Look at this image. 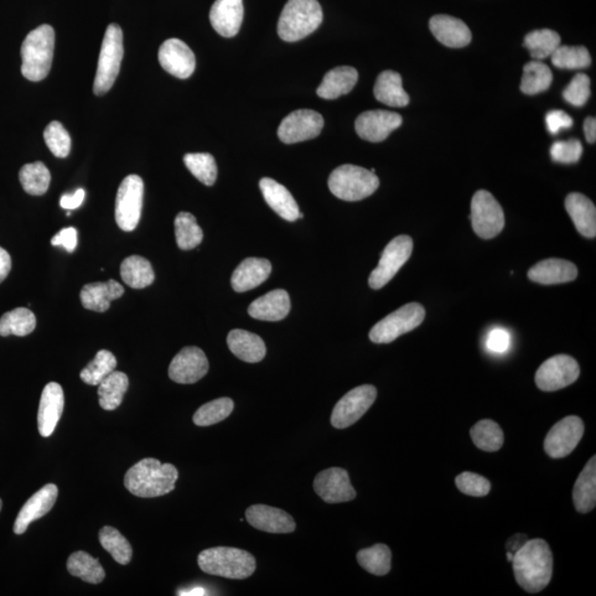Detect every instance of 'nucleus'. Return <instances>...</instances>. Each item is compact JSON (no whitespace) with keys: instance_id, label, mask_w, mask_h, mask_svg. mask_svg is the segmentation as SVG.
<instances>
[{"instance_id":"obj_1","label":"nucleus","mask_w":596,"mask_h":596,"mask_svg":"<svg viewBox=\"0 0 596 596\" xmlns=\"http://www.w3.org/2000/svg\"><path fill=\"white\" fill-rule=\"evenodd\" d=\"M516 581L528 593H538L551 583L553 556L549 544L542 539L527 540L512 558Z\"/></svg>"},{"instance_id":"obj_2","label":"nucleus","mask_w":596,"mask_h":596,"mask_svg":"<svg viewBox=\"0 0 596 596\" xmlns=\"http://www.w3.org/2000/svg\"><path fill=\"white\" fill-rule=\"evenodd\" d=\"M177 480L178 470L173 464H162L157 459H144L128 470L124 483L133 495L153 499L173 491Z\"/></svg>"},{"instance_id":"obj_3","label":"nucleus","mask_w":596,"mask_h":596,"mask_svg":"<svg viewBox=\"0 0 596 596\" xmlns=\"http://www.w3.org/2000/svg\"><path fill=\"white\" fill-rule=\"evenodd\" d=\"M55 30L49 25L30 31L22 45V74L33 82L44 80L53 66Z\"/></svg>"},{"instance_id":"obj_4","label":"nucleus","mask_w":596,"mask_h":596,"mask_svg":"<svg viewBox=\"0 0 596 596\" xmlns=\"http://www.w3.org/2000/svg\"><path fill=\"white\" fill-rule=\"evenodd\" d=\"M318 0H288L279 15L278 33L287 43H297L313 34L323 23Z\"/></svg>"},{"instance_id":"obj_5","label":"nucleus","mask_w":596,"mask_h":596,"mask_svg":"<svg viewBox=\"0 0 596 596\" xmlns=\"http://www.w3.org/2000/svg\"><path fill=\"white\" fill-rule=\"evenodd\" d=\"M202 571L217 577L245 580L256 571L257 561L251 553L237 548L207 549L198 557Z\"/></svg>"},{"instance_id":"obj_6","label":"nucleus","mask_w":596,"mask_h":596,"mask_svg":"<svg viewBox=\"0 0 596 596\" xmlns=\"http://www.w3.org/2000/svg\"><path fill=\"white\" fill-rule=\"evenodd\" d=\"M379 185L375 173L355 165L339 166L328 179L331 194L345 201L366 199L379 188Z\"/></svg>"},{"instance_id":"obj_7","label":"nucleus","mask_w":596,"mask_h":596,"mask_svg":"<svg viewBox=\"0 0 596 596\" xmlns=\"http://www.w3.org/2000/svg\"><path fill=\"white\" fill-rule=\"evenodd\" d=\"M124 56L123 31L116 24L108 25L98 58L95 86L96 96H105L112 89L121 69Z\"/></svg>"},{"instance_id":"obj_8","label":"nucleus","mask_w":596,"mask_h":596,"mask_svg":"<svg viewBox=\"0 0 596 596\" xmlns=\"http://www.w3.org/2000/svg\"><path fill=\"white\" fill-rule=\"evenodd\" d=\"M424 318L425 309L421 304L404 305L373 326L369 338L375 344H390L399 337L418 328Z\"/></svg>"},{"instance_id":"obj_9","label":"nucleus","mask_w":596,"mask_h":596,"mask_svg":"<svg viewBox=\"0 0 596 596\" xmlns=\"http://www.w3.org/2000/svg\"><path fill=\"white\" fill-rule=\"evenodd\" d=\"M470 210L471 226L480 237L490 240L504 229V210L490 191H477L471 199Z\"/></svg>"},{"instance_id":"obj_10","label":"nucleus","mask_w":596,"mask_h":596,"mask_svg":"<svg viewBox=\"0 0 596 596\" xmlns=\"http://www.w3.org/2000/svg\"><path fill=\"white\" fill-rule=\"evenodd\" d=\"M144 201V181L137 175H129L117 190L116 224L123 231L136 229L141 220Z\"/></svg>"},{"instance_id":"obj_11","label":"nucleus","mask_w":596,"mask_h":596,"mask_svg":"<svg viewBox=\"0 0 596 596\" xmlns=\"http://www.w3.org/2000/svg\"><path fill=\"white\" fill-rule=\"evenodd\" d=\"M413 240L409 236H399L388 243L382 252L379 264L369 277V287L380 289L391 281L404 264L410 258Z\"/></svg>"},{"instance_id":"obj_12","label":"nucleus","mask_w":596,"mask_h":596,"mask_svg":"<svg viewBox=\"0 0 596 596\" xmlns=\"http://www.w3.org/2000/svg\"><path fill=\"white\" fill-rule=\"evenodd\" d=\"M377 399V389L365 385L352 389L337 402L330 422L334 428L343 429L359 421Z\"/></svg>"},{"instance_id":"obj_13","label":"nucleus","mask_w":596,"mask_h":596,"mask_svg":"<svg viewBox=\"0 0 596 596\" xmlns=\"http://www.w3.org/2000/svg\"><path fill=\"white\" fill-rule=\"evenodd\" d=\"M580 376V366L571 356L557 355L549 358L539 367L536 385L546 392L558 391L572 385Z\"/></svg>"},{"instance_id":"obj_14","label":"nucleus","mask_w":596,"mask_h":596,"mask_svg":"<svg viewBox=\"0 0 596 596\" xmlns=\"http://www.w3.org/2000/svg\"><path fill=\"white\" fill-rule=\"evenodd\" d=\"M584 434V424L579 417H567L553 425L544 439V450L552 459L566 458L578 447Z\"/></svg>"},{"instance_id":"obj_15","label":"nucleus","mask_w":596,"mask_h":596,"mask_svg":"<svg viewBox=\"0 0 596 596\" xmlns=\"http://www.w3.org/2000/svg\"><path fill=\"white\" fill-rule=\"evenodd\" d=\"M323 127L321 114L313 110H298L283 119L278 135L284 144H295L318 137Z\"/></svg>"},{"instance_id":"obj_16","label":"nucleus","mask_w":596,"mask_h":596,"mask_svg":"<svg viewBox=\"0 0 596 596\" xmlns=\"http://www.w3.org/2000/svg\"><path fill=\"white\" fill-rule=\"evenodd\" d=\"M209 370L207 356L198 347H186L170 362L169 378L181 385L198 382Z\"/></svg>"},{"instance_id":"obj_17","label":"nucleus","mask_w":596,"mask_h":596,"mask_svg":"<svg viewBox=\"0 0 596 596\" xmlns=\"http://www.w3.org/2000/svg\"><path fill=\"white\" fill-rule=\"evenodd\" d=\"M314 490L328 504H339L354 500L356 490L350 483L349 474L344 469L331 468L315 477Z\"/></svg>"},{"instance_id":"obj_18","label":"nucleus","mask_w":596,"mask_h":596,"mask_svg":"<svg viewBox=\"0 0 596 596\" xmlns=\"http://www.w3.org/2000/svg\"><path fill=\"white\" fill-rule=\"evenodd\" d=\"M400 114L373 110L360 114L356 119V132L359 137L371 143L385 141L389 135L402 126Z\"/></svg>"},{"instance_id":"obj_19","label":"nucleus","mask_w":596,"mask_h":596,"mask_svg":"<svg viewBox=\"0 0 596 596\" xmlns=\"http://www.w3.org/2000/svg\"><path fill=\"white\" fill-rule=\"evenodd\" d=\"M158 60L165 71L179 79H188L196 69L193 50L179 39H168L160 45Z\"/></svg>"},{"instance_id":"obj_20","label":"nucleus","mask_w":596,"mask_h":596,"mask_svg":"<svg viewBox=\"0 0 596 596\" xmlns=\"http://www.w3.org/2000/svg\"><path fill=\"white\" fill-rule=\"evenodd\" d=\"M65 409L64 389L50 382L41 395L38 411V429L41 437L49 438L55 432Z\"/></svg>"},{"instance_id":"obj_21","label":"nucleus","mask_w":596,"mask_h":596,"mask_svg":"<svg viewBox=\"0 0 596 596\" xmlns=\"http://www.w3.org/2000/svg\"><path fill=\"white\" fill-rule=\"evenodd\" d=\"M58 487L55 484H48L31 496L15 520L14 525L15 535H23L28 530L31 522L48 514L58 499Z\"/></svg>"},{"instance_id":"obj_22","label":"nucleus","mask_w":596,"mask_h":596,"mask_svg":"<svg viewBox=\"0 0 596 596\" xmlns=\"http://www.w3.org/2000/svg\"><path fill=\"white\" fill-rule=\"evenodd\" d=\"M247 520L258 530L269 533H291L297 530L293 517L287 511L267 505H253L246 511Z\"/></svg>"},{"instance_id":"obj_23","label":"nucleus","mask_w":596,"mask_h":596,"mask_svg":"<svg viewBox=\"0 0 596 596\" xmlns=\"http://www.w3.org/2000/svg\"><path fill=\"white\" fill-rule=\"evenodd\" d=\"M243 15V0H216L209 18L217 34L222 37L232 38L241 28Z\"/></svg>"},{"instance_id":"obj_24","label":"nucleus","mask_w":596,"mask_h":596,"mask_svg":"<svg viewBox=\"0 0 596 596\" xmlns=\"http://www.w3.org/2000/svg\"><path fill=\"white\" fill-rule=\"evenodd\" d=\"M429 29L434 37L449 48H464L471 41V33L468 25L452 15H434L429 20Z\"/></svg>"},{"instance_id":"obj_25","label":"nucleus","mask_w":596,"mask_h":596,"mask_svg":"<svg viewBox=\"0 0 596 596\" xmlns=\"http://www.w3.org/2000/svg\"><path fill=\"white\" fill-rule=\"evenodd\" d=\"M271 272L272 264L267 258H246L232 274V288L237 293L250 291L266 282Z\"/></svg>"},{"instance_id":"obj_26","label":"nucleus","mask_w":596,"mask_h":596,"mask_svg":"<svg viewBox=\"0 0 596 596\" xmlns=\"http://www.w3.org/2000/svg\"><path fill=\"white\" fill-rule=\"evenodd\" d=\"M530 281L542 285L563 284L578 278V268L572 262L561 258H548L532 267L528 272Z\"/></svg>"},{"instance_id":"obj_27","label":"nucleus","mask_w":596,"mask_h":596,"mask_svg":"<svg viewBox=\"0 0 596 596\" xmlns=\"http://www.w3.org/2000/svg\"><path fill=\"white\" fill-rule=\"evenodd\" d=\"M124 288L116 279L106 283L86 284L81 289L80 298L83 308L93 312L105 313L110 308L112 300L122 298Z\"/></svg>"},{"instance_id":"obj_28","label":"nucleus","mask_w":596,"mask_h":596,"mask_svg":"<svg viewBox=\"0 0 596 596\" xmlns=\"http://www.w3.org/2000/svg\"><path fill=\"white\" fill-rule=\"evenodd\" d=\"M291 310V299L284 289H276L254 300L247 309L254 319L266 321L282 320Z\"/></svg>"},{"instance_id":"obj_29","label":"nucleus","mask_w":596,"mask_h":596,"mask_svg":"<svg viewBox=\"0 0 596 596\" xmlns=\"http://www.w3.org/2000/svg\"><path fill=\"white\" fill-rule=\"evenodd\" d=\"M260 188L268 205L283 217L284 220L295 221L298 219L299 208L298 202L289 191L281 184L272 178H263Z\"/></svg>"},{"instance_id":"obj_30","label":"nucleus","mask_w":596,"mask_h":596,"mask_svg":"<svg viewBox=\"0 0 596 596\" xmlns=\"http://www.w3.org/2000/svg\"><path fill=\"white\" fill-rule=\"evenodd\" d=\"M566 209L580 235L588 238L596 236V208L587 196L572 193L567 197Z\"/></svg>"},{"instance_id":"obj_31","label":"nucleus","mask_w":596,"mask_h":596,"mask_svg":"<svg viewBox=\"0 0 596 596\" xmlns=\"http://www.w3.org/2000/svg\"><path fill=\"white\" fill-rule=\"evenodd\" d=\"M227 343L233 355L248 364L260 362L267 355V347L261 337L247 330H231Z\"/></svg>"},{"instance_id":"obj_32","label":"nucleus","mask_w":596,"mask_h":596,"mask_svg":"<svg viewBox=\"0 0 596 596\" xmlns=\"http://www.w3.org/2000/svg\"><path fill=\"white\" fill-rule=\"evenodd\" d=\"M358 71L352 66H337L325 75L318 89V95L325 100H336L349 95L358 82Z\"/></svg>"},{"instance_id":"obj_33","label":"nucleus","mask_w":596,"mask_h":596,"mask_svg":"<svg viewBox=\"0 0 596 596\" xmlns=\"http://www.w3.org/2000/svg\"><path fill=\"white\" fill-rule=\"evenodd\" d=\"M575 510L581 514H588L596 505V458L589 460L579 475L573 489Z\"/></svg>"},{"instance_id":"obj_34","label":"nucleus","mask_w":596,"mask_h":596,"mask_svg":"<svg viewBox=\"0 0 596 596\" xmlns=\"http://www.w3.org/2000/svg\"><path fill=\"white\" fill-rule=\"evenodd\" d=\"M378 101L391 107H404L410 102L408 93L402 86V77L398 72L388 70L378 76L375 89Z\"/></svg>"},{"instance_id":"obj_35","label":"nucleus","mask_w":596,"mask_h":596,"mask_svg":"<svg viewBox=\"0 0 596 596\" xmlns=\"http://www.w3.org/2000/svg\"><path fill=\"white\" fill-rule=\"evenodd\" d=\"M129 386L126 373L114 370L98 385V401L106 411L116 410L123 401Z\"/></svg>"},{"instance_id":"obj_36","label":"nucleus","mask_w":596,"mask_h":596,"mask_svg":"<svg viewBox=\"0 0 596 596\" xmlns=\"http://www.w3.org/2000/svg\"><path fill=\"white\" fill-rule=\"evenodd\" d=\"M121 278L129 288L142 289L154 283L155 272L146 258L132 256L122 262Z\"/></svg>"},{"instance_id":"obj_37","label":"nucleus","mask_w":596,"mask_h":596,"mask_svg":"<svg viewBox=\"0 0 596 596\" xmlns=\"http://www.w3.org/2000/svg\"><path fill=\"white\" fill-rule=\"evenodd\" d=\"M66 568L71 575L87 583H101L106 578L105 569L98 560L85 551L72 553L67 560Z\"/></svg>"},{"instance_id":"obj_38","label":"nucleus","mask_w":596,"mask_h":596,"mask_svg":"<svg viewBox=\"0 0 596 596\" xmlns=\"http://www.w3.org/2000/svg\"><path fill=\"white\" fill-rule=\"evenodd\" d=\"M553 75L547 65L538 60L528 62L523 66L520 90L527 96H536L551 87Z\"/></svg>"},{"instance_id":"obj_39","label":"nucleus","mask_w":596,"mask_h":596,"mask_svg":"<svg viewBox=\"0 0 596 596\" xmlns=\"http://www.w3.org/2000/svg\"><path fill=\"white\" fill-rule=\"evenodd\" d=\"M37 319L30 309L18 308L5 313L0 318V336H27L35 328Z\"/></svg>"},{"instance_id":"obj_40","label":"nucleus","mask_w":596,"mask_h":596,"mask_svg":"<svg viewBox=\"0 0 596 596\" xmlns=\"http://www.w3.org/2000/svg\"><path fill=\"white\" fill-rule=\"evenodd\" d=\"M357 560L361 568L378 577L390 572L391 551L386 544L378 543L376 546L362 549L358 552Z\"/></svg>"},{"instance_id":"obj_41","label":"nucleus","mask_w":596,"mask_h":596,"mask_svg":"<svg viewBox=\"0 0 596 596\" xmlns=\"http://www.w3.org/2000/svg\"><path fill=\"white\" fill-rule=\"evenodd\" d=\"M175 235L179 248L184 251L193 250L204 240V232L189 212H180L176 217Z\"/></svg>"},{"instance_id":"obj_42","label":"nucleus","mask_w":596,"mask_h":596,"mask_svg":"<svg viewBox=\"0 0 596 596\" xmlns=\"http://www.w3.org/2000/svg\"><path fill=\"white\" fill-rule=\"evenodd\" d=\"M470 438L477 448L486 452H496L504 445V432L491 419L477 422L470 429Z\"/></svg>"},{"instance_id":"obj_43","label":"nucleus","mask_w":596,"mask_h":596,"mask_svg":"<svg viewBox=\"0 0 596 596\" xmlns=\"http://www.w3.org/2000/svg\"><path fill=\"white\" fill-rule=\"evenodd\" d=\"M560 45H561V38L556 31L551 29L532 31L526 35L523 43V45L530 50L532 58L538 61L551 58Z\"/></svg>"},{"instance_id":"obj_44","label":"nucleus","mask_w":596,"mask_h":596,"mask_svg":"<svg viewBox=\"0 0 596 596\" xmlns=\"http://www.w3.org/2000/svg\"><path fill=\"white\" fill-rule=\"evenodd\" d=\"M19 179L25 193L43 196L49 189L51 175L44 163L35 162L25 165L20 169Z\"/></svg>"},{"instance_id":"obj_45","label":"nucleus","mask_w":596,"mask_h":596,"mask_svg":"<svg viewBox=\"0 0 596 596\" xmlns=\"http://www.w3.org/2000/svg\"><path fill=\"white\" fill-rule=\"evenodd\" d=\"M100 543L117 563L126 566L131 562L133 556L131 543L116 528L108 526L102 528Z\"/></svg>"},{"instance_id":"obj_46","label":"nucleus","mask_w":596,"mask_h":596,"mask_svg":"<svg viewBox=\"0 0 596 596\" xmlns=\"http://www.w3.org/2000/svg\"><path fill=\"white\" fill-rule=\"evenodd\" d=\"M116 358L111 351L100 350L95 359L81 371V379L86 385L98 386L116 370Z\"/></svg>"},{"instance_id":"obj_47","label":"nucleus","mask_w":596,"mask_h":596,"mask_svg":"<svg viewBox=\"0 0 596 596\" xmlns=\"http://www.w3.org/2000/svg\"><path fill=\"white\" fill-rule=\"evenodd\" d=\"M235 409V402L230 398H220L204 404L195 413L194 423L198 427H210L224 421Z\"/></svg>"},{"instance_id":"obj_48","label":"nucleus","mask_w":596,"mask_h":596,"mask_svg":"<svg viewBox=\"0 0 596 596\" xmlns=\"http://www.w3.org/2000/svg\"><path fill=\"white\" fill-rule=\"evenodd\" d=\"M553 66L559 69H584L592 62L585 46L559 45L551 56Z\"/></svg>"},{"instance_id":"obj_49","label":"nucleus","mask_w":596,"mask_h":596,"mask_svg":"<svg viewBox=\"0 0 596 596\" xmlns=\"http://www.w3.org/2000/svg\"><path fill=\"white\" fill-rule=\"evenodd\" d=\"M184 163L189 172L202 184L212 186L216 183L217 167L216 159L211 154H187L184 157Z\"/></svg>"},{"instance_id":"obj_50","label":"nucleus","mask_w":596,"mask_h":596,"mask_svg":"<svg viewBox=\"0 0 596 596\" xmlns=\"http://www.w3.org/2000/svg\"><path fill=\"white\" fill-rule=\"evenodd\" d=\"M46 146L58 158H66L70 154L71 137L60 122L50 123L44 133Z\"/></svg>"},{"instance_id":"obj_51","label":"nucleus","mask_w":596,"mask_h":596,"mask_svg":"<svg viewBox=\"0 0 596 596\" xmlns=\"http://www.w3.org/2000/svg\"><path fill=\"white\" fill-rule=\"evenodd\" d=\"M456 486L465 495L473 497H484L490 494V483L489 480L479 474L465 471L460 474L455 480Z\"/></svg>"},{"instance_id":"obj_52","label":"nucleus","mask_w":596,"mask_h":596,"mask_svg":"<svg viewBox=\"0 0 596 596\" xmlns=\"http://www.w3.org/2000/svg\"><path fill=\"white\" fill-rule=\"evenodd\" d=\"M591 96V80L587 75L575 76L563 92L564 100L574 106H583Z\"/></svg>"},{"instance_id":"obj_53","label":"nucleus","mask_w":596,"mask_h":596,"mask_svg":"<svg viewBox=\"0 0 596 596\" xmlns=\"http://www.w3.org/2000/svg\"><path fill=\"white\" fill-rule=\"evenodd\" d=\"M553 162L561 164L578 163L583 154V146L579 139H569V141L557 142L551 149Z\"/></svg>"},{"instance_id":"obj_54","label":"nucleus","mask_w":596,"mask_h":596,"mask_svg":"<svg viewBox=\"0 0 596 596\" xmlns=\"http://www.w3.org/2000/svg\"><path fill=\"white\" fill-rule=\"evenodd\" d=\"M511 337L505 328H497L490 331L486 338V349L494 354H505L510 349Z\"/></svg>"},{"instance_id":"obj_55","label":"nucleus","mask_w":596,"mask_h":596,"mask_svg":"<svg viewBox=\"0 0 596 596\" xmlns=\"http://www.w3.org/2000/svg\"><path fill=\"white\" fill-rule=\"evenodd\" d=\"M548 131L553 135L558 134L561 129H567L573 126V119L566 112L554 110L549 112L546 116Z\"/></svg>"},{"instance_id":"obj_56","label":"nucleus","mask_w":596,"mask_h":596,"mask_svg":"<svg viewBox=\"0 0 596 596\" xmlns=\"http://www.w3.org/2000/svg\"><path fill=\"white\" fill-rule=\"evenodd\" d=\"M51 245L62 247L69 253L75 252L77 246V231L76 227H65L53 237Z\"/></svg>"},{"instance_id":"obj_57","label":"nucleus","mask_w":596,"mask_h":596,"mask_svg":"<svg viewBox=\"0 0 596 596\" xmlns=\"http://www.w3.org/2000/svg\"><path fill=\"white\" fill-rule=\"evenodd\" d=\"M86 198V190L77 189L74 194H66L61 197L60 206L66 210H75L79 208Z\"/></svg>"},{"instance_id":"obj_58","label":"nucleus","mask_w":596,"mask_h":596,"mask_svg":"<svg viewBox=\"0 0 596 596\" xmlns=\"http://www.w3.org/2000/svg\"><path fill=\"white\" fill-rule=\"evenodd\" d=\"M12 269V258L9 253L0 247V283L5 281Z\"/></svg>"},{"instance_id":"obj_59","label":"nucleus","mask_w":596,"mask_h":596,"mask_svg":"<svg viewBox=\"0 0 596 596\" xmlns=\"http://www.w3.org/2000/svg\"><path fill=\"white\" fill-rule=\"evenodd\" d=\"M585 138L590 144H594L596 141V121L594 117H588L584 122Z\"/></svg>"},{"instance_id":"obj_60","label":"nucleus","mask_w":596,"mask_h":596,"mask_svg":"<svg viewBox=\"0 0 596 596\" xmlns=\"http://www.w3.org/2000/svg\"><path fill=\"white\" fill-rule=\"evenodd\" d=\"M205 590L204 589H195L189 591V593H183L181 595H205Z\"/></svg>"},{"instance_id":"obj_61","label":"nucleus","mask_w":596,"mask_h":596,"mask_svg":"<svg viewBox=\"0 0 596 596\" xmlns=\"http://www.w3.org/2000/svg\"><path fill=\"white\" fill-rule=\"evenodd\" d=\"M512 558H514V553H512V552H510V551H508V553H507V559H508V561H510V562H511V561H512Z\"/></svg>"},{"instance_id":"obj_62","label":"nucleus","mask_w":596,"mask_h":596,"mask_svg":"<svg viewBox=\"0 0 596 596\" xmlns=\"http://www.w3.org/2000/svg\"><path fill=\"white\" fill-rule=\"evenodd\" d=\"M2 507H3V501L2 500H0V510H2Z\"/></svg>"}]
</instances>
